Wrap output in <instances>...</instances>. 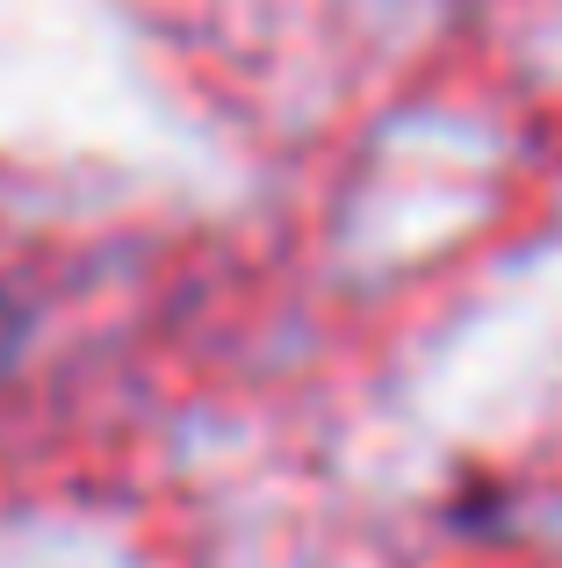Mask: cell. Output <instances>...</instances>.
<instances>
[{"label": "cell", "mask_w": 562, "mask_h": 568, "mask_svg": "<svg viewBox=\"0 0 562 568\" xmlns=\"http://www.w3.org/2000/svg\"><path fill=\"white\" fill-rule=\"evenodd\" d=\"M0 332H8V310H0Z\"/></svg>", "instance_id": "cell-1"}]
</instances>
